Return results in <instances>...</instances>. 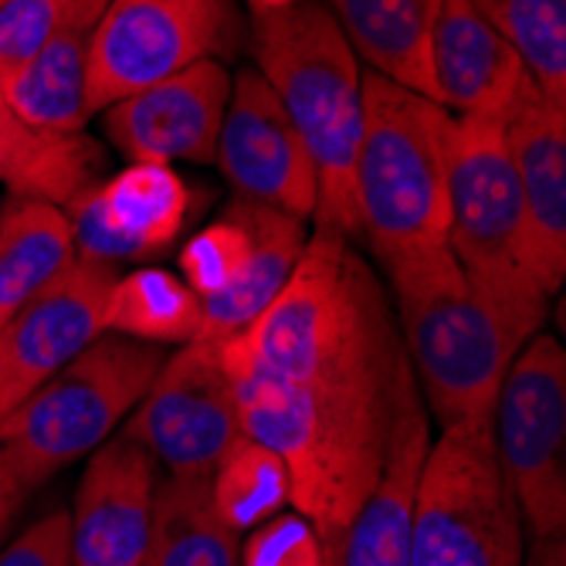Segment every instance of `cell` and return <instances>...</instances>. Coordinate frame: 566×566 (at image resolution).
Here are the masks:
<instances>
[{
	"mask_svg": "<svg viewBox=\"0 0 566 566\" xmlns=\"http://www.w3.org/2000/svg\"><path fill=\"white\" fill-rule=\"evenodd\" d=\"M157 458L126 434L102 441L69 512L75 566H143L157 502Z\"/></svg>",
	"mask_w": 566,
	"mask_h": 566,
	"instance_id": "cell-15",
	"label": "cell"
},
{
	"mask_svg": "<svg viewBox=\"0 0 566 566\" xmlns=\"http://www.w3.org/2000/svg\"><path fill=\"white\" fill-rule=\"evenodd\" d=\"M292 4H298V0H248L251 14H272V11H285Z\"/></svg>",
	"mask_w": 566,
	"mask_h": 566,
	"instance_id": "cell-33",
	"label": "cell"
},
{
	"mask_svg": "<svg viewBox=\"0 0 566 566\" xmlns=\"http://www.w3.org/2000/svg\"><path fill=\"white\" fill-rule=\"evenodd\" d=\"M444 0H329L349 48L374 75L434 98L431 38Z\"/></svg>",
	"mask_w": 566,
	"mask_h": 566,
	"instance_id": "cell-19",
	"label": "cell"
},
{
	"mask_svg": "<svg viewBox=\"0 0 566 566\" xmlns=\"http://www.w3.org/2000/svg\"><path fill=\"white\" fill-rule=\"evenodd\" d=\"M102 326L153 346H184L200 333V298L167 269H136L113 282Z\"/></svg>",
	"mask_w": 566,
	"mask_h": 566,
	"instance_id": "cell-25",
	"label": "cell"
},
{
	"mask_svg": "<svg viewBox=\"0 0 566 566\" xmlns=\"http://www.w3.org/2000/svg\"><path fill=\"white\" fill-rule=\"evenodd\" d=\"M428 444V410L415 394L400 410L384 475L349 523L336 566H410V505Z\"/></svg>",
	"mask_w": 566,
	"mask_h": 566,
	"instance_id": "cell-18",
	"label": "cell"
},
{
	"mask_svg": "<svg viewBox=\"0 0 566 566\" xmlns=\"http://www.w3.org/2000/svg\"><path fill=\"white\" fill-rule=\"evenodd\" d=\"M113 0H4L0 8V88H4L34 51L75 14H102Z\"/></svg>",
	"mask_w": 566,
	"mask_h": 566,
	"instance_id": "cell-29",
	"label": "cell"
},
{
	"mask_svg": "<svg viewBox=\"0 0 566 566\" xmlns=\"http://www.w3.org/2000/svg\"><path fill=\"white\" fill-rule=\"evenodd\" d=\"M102 149L82 133H41L28 126L0 92V184L11 197L44 200L55 208L98 184Z\"/></svg>",
	"mask_w": 566,
	"mask_h": 566,
	"instance_id": "cell-22",
	"label": "cell"
},
{
	"mask_svg": "<svg viewBox=\"0 0 566 566\" xmlns=\"http://www.w3.org/2000/svg\"><path fill=\"white\" fill-rule=\"evenodd\" d=\"M164 359V346L102 333L0 421V451L38 489L123 428Z\"/></svg>",
	"mask_w": 566,
	"mask_h": 566,
	"instance_id": "cell-5",
	"label": "cell"
},
{
	"mask_svg": "<svg viewBox=\"0 0 566 566\" xmlns=\"http://www.w3.org/2000/svg\"><path fill=\"white\" fill-rule=\"evenodd\" d=\"M75 259L72 221L62 208L28 197L0 200V326Z\"/></svg>",
	"mask_w": 566,
	"mask_h": 566,
	"instance_id": "cell-23",
	"label": "cell"
},
{
	"mask_svg": "<svg viewBox=\"0 0 566 566\" xmlns=\"http://www.w3.org/2000/svg\"><path fill=\"white\" fill-rule=\"evenodd\" d=\"M65 214L78 259L116 269L153 259L177 241L190 214V187L167 164H129L78 193Z\"/></svg>",
	"mask_w": 566,
	"mask_h": 566,
	"instance_id": "cell-14",
	"label": "cell"
},
{
	"mask_svg": "<svg viewBox=\"0 0 566 566\" xmlns=\"http://www.w3.org/2000/svg\"><path fill=\"white\" fill-rule=\"evenodd\" d=\"M143 566H238V533L218 516L208 479H164Z\"/></svg>",
	"mask_w": 566,
	"mask_h": 566,
	"instance_id": "cell-24",
	"label": "cell"
},
{
	"mask_svg": "<svg viewBox=\"0 0 566 566\" xmlns=\"http://www.w3.org/2000/svg\"><path fill=\"white\" fill-rule=\"evenodd\" d=\"M434 102L461 119L505 123L536 92L523 59L469 0H444L431 38Z\"/></svg>",
	"mask_w": 566,
	"mask_h": 566,
	"instance_id": "cell-17",
	"label": "cell"
},
{
	"mask_svg": "<svg viewBox=\"0 0 566 566\" xmlns=\"http://www.w3.org/2000/svg\"><path fill=\"white\" fill-rule=\"evenodd\" d=\"M421 400L438 428L492 424L512 359L533 339L469 282L448 244L380 262Z\"/></svg>",
	"mask_w": 566,
	"mask_h": 566,
	"instance_id": "cell-2",
	"label": "cell"
},
{
	"mask_svg": "<svg viewBox=\"0 0 566 566\" xmlns=\"http://www.w3.org/2000/svg\"><path fill=\"white\" fill-rule=\"evenodd\" d=\"M251 218L248 203L234 197L228 208L200 228L180 251V279L190 285V292L208 302L221 292H228L238 275L244 272V262L251 254Z\"/></svg>",
	"mask_w": 566,
	"mask_h": 566,
	"instance_id": "cell-28",
	"label": "cell"
},
{
	"mask_svg": "<svg viewBox=\"0 0 566 566\" xmlns=\"http://www.w3.org/2000/svg\"><path fill=\"white\" fill-rule=\"evenodd\" d=\"M228 343L302 394L308 438L289 505L336 566L384 475L400 410L421 394L390 295L349 238L316 228L272 305Z\"/></svg>",
	"mask_w": 566,
	"mask_h": 566,
	"instance_id": "cell-1",
	"label": "cell"
},
{
	"mask_svg": "<svg viewBox=\"0 0 566 566\" xmlns=\"http://www.w3.org/2000/svg\"><path fill=\"white\" fill-rule=\"evenodd\" d=\"M492 438L533 543L566 536V349L536 333L499 387Z\"/></svg>",
	"mask_w": 566,
	"mask_h": 566,
	"instance_id": "cell-9",
	"label": "cell"
},
{
	"mask_svg": "<svg viewBox=\"0 0 566 566\" xmlns=\"http://www.w3.org/2000/svg\"><path fill=\"white\" fill-rule=\"evenodd\" d=\"M502 133L523 200L530 272L553 298L566 279V106L536 88Z\"/></svg>",
	"mask_w": 566,
	"mask_h": 566,
	"instance_id": "cell-16",
	"label": "cell"
},
{
	"mask_svg": "<svg viewBox=\"0 0 566 566\" xmlns=\"http://www.w3.org/2000/svg\"><path fill=\"white\" fill-rule=\"evenodd\" d=\"M448 203L454 262L512 326L536 336L549 316V295L530 272L526 218L502 123L454 116Z\"/></svg>",
	"mask_w": 566,
	"mask_h": 566,
	"instance_id": "cell-6",
	"label": "cell"
},
{
	"mask_svg": "<svg viewBox=\"0 0 566 566\" xmlns=\"http://www.w3.org/2000/svg\"><path fill=\"white\" fill-rule=\"evenodd\" d=\"M119 434L143 444L170 479H211L228 444L241 434L221 349L193 336L167 356Z\"/></svg>",
	"mask_w": 566,
	"mask_h": 566,
	"instance_id": "cell-10",
	"label": "cell"
},
{
	"mask_svg": "<svg viewBox=\"0 0 566 566\" xmlns=\"http://www.w3.org/2000/svg\"><path fill=\"white\" fill-rule=\"evenodd\" d=\"M0 566H75L69 512L55 509L0 549Z\"/></svg>",
	"mask_w": 566,
	"mask_h": 566,
	"instance_id": "cell-31",
	"label": "cell"
},
{
	"mask_svg": "<svg viewBox=\"0 0 566 566\" xmlns=\"http://www.w3.org/2000/svg\"><path fill=\"white\" fill-rule=\"evenodd\" d=\"M526 523L492 424L444 428L424 451L410 505V566H523Z\"/></svg>",
	"mask_w": 566,
	"mask_h": 566,
	"instance_id": "cell-7",
	"label": "cell"
},
{
	"mask_svg": "<svg viewBox=\"0 0 566 566\" xmlns=\"http://www.w3.org/2000/svg\"><path fill=\"white\" fill-rule=\"evenodd\" d=\"M516 48L536 88L566 106V0H469Z\"/></svg>",
	"mask_w": 566,
	"mask_h": 566,
	"instance_id": "cell-27",
	"label": "cell"
},
{
	"mask_svg": "<svg viewBox=\"0 0 566 566\" xmlns=\"http://www.w3.org/2000/svg\"><path fill=\"white\" fill-rule=\"evenodd\" d=\"M238 566H333V559L302 512H279L248 533Z\"/></svg>",
	"mask_w": 566,
	"mask_h": 566,
	"instance_id": "cell-30",
	"label": "cell"
},
{
	"mask_svg": "<svg viewBox=\"0 0 566 566\" xmlns=\"http://www.w3.org/2000/svg\"><path fill=\"white\" fill-rule=\"evenodd\" d=\"M116 279L113 265L75 259L0 326V421L106 333L102 319Z\"/></svg>",
	"mask_w": 566,
	"mask_h": 566,
	"instance_id": "cell-12",
	"label": "cell"
},
{
	"mask_svg": "<svg viewBox=\"0 0 566 566\" xmlns=\"http://www.w3.org/2000/svg\"><path fill=\"white\" fill-rule=\"evenodd\" d=\"M208 485L218 516L234 533H251L254 526L279 516L289 505V492H292L285 461L272 448L248 434H238L228 444Z\"/></svg>",
	"mask_w": 566,
	"mask_h": 566,
	"instance_id": "cell-26",
	"label": "cell"
},
{
	"mask_svg": "<svg viewBox=\"0 0 566 566\" xmlns=\"http://www.w3.org/2000/svg\"><path fill=\"white\" fill-rule=\"evenodd\" d=\"M214 164L221 167L234 197L265 203V208L298 221L316 214V164L275 88L259 69H244L238 78H231Z\"/></svg>",
	"mask_w": 566,
	"mask_h": 566,
	"instance_id": "cell-11",
	"label": "cell"
},
{
	"mask_svg": "<svg viewBox=\"0 0 566 566\" xmlns=\"http://www.w3.org/2000/svg\"><path fill=\"white\" fill-rule=\"evenodd\" d=\"M0 8H4V0H0Z\"/></svg>",
	"mask_w": 566,
	"mask_h": 566,
	"instance_id": "cell-34",
	"label": "cell"
},
{
	"mask_svg": "<svg viewBox=\"0 0 566 566\" xmlns=\"http://www.w3.org/2000/svg\"><path fill=\"white\" fill-rule=\"evenodd\" d=\"M241 38L231 0H113L88 44V116L197 62L238 55Z\"/></svg>",
	"mask_w": 566,
	"mask_h": 566,
	"instance_id": "cell-8",
	"label": "cell"
},
{
	"mask_svg": "<svg viewBox=\"0 0 566 566\" xmlns=\"http://www.w3.org/2000/svg\"><path fill=\"white\" fill-rule=\"evenodd\" d=\"M454 116L434 98L364 72V129L353 160L356 228L374 254L448 244Z\"/></svg>",
	"mask_w": 566,
	"mask_h": 566,
	"instance_id": "cell-4",
	"label": "cell"
},
{
	"mask_svg": "<svg viewBox=\"0 0 566 566\" xmlns=\"http://www.w3.org/2000/svg\"><path fill=\"white\" fill-rule=\"evenodd\" d=\"M248 48L316 164V228L353 241L359 234L353 160L364 129V69L356 51L323 0L251 14Z\"/></svg>",
	"mask_w": 566,
	"mask_h": 566,
	"instance_id": "cell-3",
	"label": "cell"
},
{
	"mask_svg": "<svg viewBox=\"0 0 566 566\" xmlns=\"http://www.w3.org/2000/svg\"><path fill=\"white\" fill-rule=\"evenodd\" d=\"M34 489L21 479V472L14 469V461L0 451V543H4L8 530L14 526L18 512L24 505V499L31 495Z\"/></svg>",
	"mask_w": 566,
	"mask_h": 566,
	"instance_id": "cell-32",
	"label": "cell"
},
{
	"mask_svg": "<svg viewBox=\"0 0 566 566\" xmlns=\"http://www.w3.org/2000/svg\"><path fill=\"white\" fill-rule=\"evenodd\" d=\"M102 14H75L51 34L31 62L0 88L11 109L41 133H82L88 116V44Z\"/></svg>",
	"mask_w": 566,
	"mask_h": 566,
	"instance_id": "cell-21",
	"label": "cell"
},
{
	"mask_svg": "<svg viewBox=\"0 0 566 566\" xmlns=\"http://www.w3.org/2000/svg\"><path fill=\"white\" fill-rule=\"evenodd\" d=\"M231 98L224 62H197L102 113V133L129 164H214Z\"/></svg>",
	"mask_w": 566,
	"mask_h": 566,
	"instance_id": "cell-13",
	"label": "cell"
},
{
	"mask_svg": "<svg viewBox=\"0 0 566 566\" xmlns=\"http://www.w3.org/2000/svg\"><path fill=\"white\" fill-rule=\"evenodd\" d=\"M244 203H248L251 238H254L244 272L238 275V282L228 292L200 302L197 339H208L214 346L241 336L265 313L272 298L289 282L292 269L298 265L302 251H305V241H308L305 221L282 214L275 208H265V203H254V200H244Z\"/></svg>",
	"mask_w": 566,
	"mask_h": 566,
	"instance_id": "cell-20",
	"label": "cell"
}]
</instances>
